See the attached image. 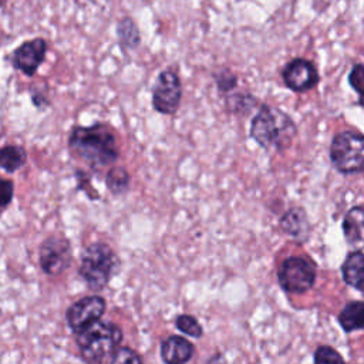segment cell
I'll use <instances>...</instances> for the list:
<instances>
[{
  "mask_svg": "<svg viewBox=\"0 0 364 364\" xmlns=\"http://www.w3.org/2000/svg\"><path fill=\"white\" fill-rule=\"evenodd\" d=\"M68 146L91 169L108 166L119 158V148L112 129L100 122L90 127H74Z\"/></svg>",
  "mask_w": 364,
  "mask_h": 364,
  "instance_id": "1",
  "label": "cell"
},
{
  "mask_svg": "<svg viewBox=\"0 0 364 364\" xmlns=\"http://www.w3.org/2000/svg\"><path fill=\"white\" fill-rule=\"evenodd\" d=\"M297 127L290 115L269 104H262L252 118L249 135L267 152H282L290 146Z\"/></svg>",
  "mask_w": 364,
  "mask_h": 364,
  "instance_id": "2",
  "label": "cell"
},
{
  "mask_svg": "<svg viewBox=\"0 0 364 364\" xmlns=\"http://www.w3.org/2000/svg\"><path fill=\"white\" fill-rule=\"evenodd\" d=\"M122 330L109 320H95L78 333L75 343L80 355L87 363H101L109 360L115 348L122 341Z\"/></svg>",
  "mask_w": 364,
  "mask_h": 364,
  "instance_id": "3",
  "label": "cell"
},
{
  "mask_svg": "<svg viewBox=\"0 0 364 364\" xmlns=\"http://www.w3.org/2000/svg\"><path fill=\"white\" fill-rule=\"evenodd\" d=\"M119 269L121 260L118 255L104 242H92L81 253L78 273L88 289L94 291L105 289Z\"/></svg>",
  "mask_w": 364,
  "mask_h": 364,
  "instance_id": "4",
  "label": "cell"
},
{
  "mask_svg": "<svg viewBox=\"0 0 364 364\" xmlns=\"http://www.w3.org/2000/svg\"><path fill=\"white\" fill-rule=\"evenodd\" d=\"M330 162L343 175L361 173L364 166V136L360 131L346 129L336 134L330 144Z\"/></svg>",
  "mask_w": 364,
  "mask_h": 364,
  "instance_id": "5",
  "label": "cell"
},
{
  "mask_svg": "<svg viewBox=\"0 0 364 364\" xmlns=\"http://www.w3.org/2000/svg\"><path fill=\"white\" fill-rule=\"evenodd\" d=\"M317 276V267L313 260L304 256L286 257L277 272L280 287L286 293L303 294L309 291Z\"/></svg>",
  "mask_w": 364,
  "mask_h": 364,
  "instance_id": "6",
  "label": "cell"
},
{
  "mask_svg": "<svg viewBox=\"0 0 364 364\" xmlns=\"http://www.w3.org/2000/svg\"><path fill=\"white\" fill-rule=\"evenodd\" d=\"M73 260L71 243L64 236H48L40 246L38 262L41 270L48 276L64 273Z\"/></svg>",
  "mask_w": 364,
  "mask_h": 364,
  "instance_id": "7",
  "label": "cell"
},
{
  "mask_svg": "<svg viewBox=\"0 0 364 364\" xmlns=\"http://www.w3.org/2000/svg\"><path fill=\"white\" fill-rule=\"evenodd\" d=\"M182 85L181 80L172 70H164L152 87V105L156 112L172 115L181 105Z\"/></svg>",
  "mask_w": 364,
  "mask_h": 364,
  "instance_id": "8",
  "label": "cell"
},
{
  "mask_svg": "<svg viewBox=\"0 0 364 364\" xmlns=\"http://www.w3.org/2000/svg\"><path fill=\"white\" fill-rule=\"evenodd\" d=\"M107 301L101 296H85L74 301L65 311V320L71 331L75 334L92 321L102 317Z\"/></svg>",
  "mask_w": 364,
  "mask_h": 364,
  "instance_id": "9",
  "label": "cell"
},
{
  "mask_svg": "<svg viewBox=\"0 0 364 364\" xmlns=\"http://www.w3.org/2000/svg\"><path fill=\"white\" fill-rule=\"evenodd\" d=\"M282 80L284 85L294 92H306L314 88L320 75L316 65L306 58H293L282 70Z\"/></svg>",
  "mask_w": 364,
  "mask_h": 364,
  "instance_id": "10",
  "label": "cell"
},
{
  "mask_svg": "<svg viewBox=\"0 0 364 364\" xmlns=\"http://www.w3.org/2000/svg\"><path fill=\"white\" fill-rule=\"evenodd\" d=\"M47 43L43 38H33L23 43L13 53V65L23 74L31 77L44 61Z\"/></svg>",
  "mask_w": 364,
  "mask_h": 364,
  "instance_id": "11",
  "label": "cell"
},
{
  "mask_svg": "<svg viewBox=\"0 0 364 364\" xmlns=\"http://www.w3.org/2000/svg\"><path fill=\"white\" fill-rule=\"evenodd\" d=\"M195 353V346L182 336H169L161 343V358L166 364L188 363Z\"/></svg>",
  "mask_w": 364,
  "mask_h": 364,
  "instance_id": "12",
  "label": "cell"
},
{
  "mask_svg": "<svg viewBox=\"0 0 364 364\" xmlns=\"http://www.w3.org/2000/svg\"><path fill=\"white\" fill-rule=\"evenodd\" d=\"M282 230L299 242H306L310 236V222L301 206L290 208L280 218Z\"/></svg>",
  "mask_w": 364,
  "mask_h": 364,
  "instance_id": "13",
  "label": "cell"
},
{
  "mask_svg": "<svg viewBox=\"0 0 364 364\" xmlns=\"http://www.w3.org/2000/svg\"><path fill=\"white\" fill-rule=\"evenodd\" d=\"M341 276L346 284L361 291L364 284V253L363 250L351 252L341 264Z\"/></svg>",
  "mask_w": 364,
  "mask_h": 364,
  "instance_id": "14",
  "label": "cell"
},
{
  "mask_svg": "<svg viewBox=\"0 0 364 364\" xmlns=\"http://www.w3.org/2000/svg\"><path fill=\"white\" fill-rule=\"evenodd\" d=\"M363 205H355L346 213L343 219V235L348 245H357L363 242Z\"/></svg>",
  "mask_w": 364,
  "mask_h": 364,
  "instance_id": "15",
  "label": "cell"
},
{
  "mask_svg": "<svg viewBox=\"0 0 364 364\" xmlns=\"http://www.w3.org/2000/svg\"><path fill=\"white\" fill-rule=\"evenodd\" d=\"M363 311H364V304L361 300H353L348 301L338 313L337 320L341 328L346 333L357 331L361 330L364 323H363Z\"/></svg>",
  "mask_w": 364,
  "mask_h": 364,
  "instance_id": "16",
  "label": "cell"
},
{
  "mask_svg": "<svg viewBox=\"0 0 364 364\" xmlns=\"http://www.w3.org/2000/svg\"><path fill=\"white\" fill-rule=\"evenodd\" d=\"M27 161V152L20 145H4L0 146V168L6 172H16Z\"/></svg>",
  "mask_w": 364,
  "mask_h": 364,
  "instance_id": "17",
  "label": "cell"
},
{
  "mask_svg": "<svg viewBox=\"0 0 364 364\" xmlns=\"http://www.w3.org/2000/svg\"><path fill=\"white\" fill-rule=\"evenodd\" d=\"M117 36L122 48L134 50L139 46L141 37L138 27L129 17H124L117 26Z\"/></svg>",
  "mask_w": 364,
  "mask_h": 364,
  "instance_id": "18",
  "label": "cell"
},
{
  "mask_svg": "<svg viewBox=\"0 0 364 364\" xmlns=\"http://www.w3.org/2000/svg\"><path fill=\"white\" fill-rule=\"evenodd\" d=\"M129 173L122 166H114L105 176V185L112 195H122L129 188Z\"/></svg>",
  "mask_w": 364,
  "mask_h": 364,
  "instance_id": "19",
  "label": "cell"
},
{
  "mask_svg": "<svg viewBox=\"0 0 364 364\" xmlns=\"http://www.w3.org/2000/svg\"><path fill=\"white\" fill-rule=\"evenodd\" d=\"M226 105H228V109L233 114L247 115L257 105V100L252 94L239 92V94L229 95L226 98Z\"/></svg>",
  "mask_w": 364,
  "mask_h": 364,
  "instance_id": "20",
  "label": "cell"
},
{
  "mask_svg": "<svg viewBox=\"0 0 364 364\" xmlns=\"http://www.w3.org/2000/svg\"><path fill=\"white\" fill-rule=\"evenodd\" d=\"M175 326L181 333L193 338H199L203 334V328L200 323L198 321L196 317L191 314H179L175 320Z\"/></svg>",
  "mask_w": 364,
  "mask_h": 364,
  "instance_id": "21",
  "label": "cell"
},
{
  "mask_svg": "<svg viewBox=\"0 0 364 364\" xmlns=\"http://www.w3.org/2000/svg\"><path fill=\"white\" fill-rule=\"evenodd\" d=\"M313 360L316 364H331V363L343 364L344 363V358L337 353V350H334L330 346H318L314 351Z\"/></svg>",
  "mask_w": 364,
  "mask_h": 364,
  "instance_id": "22",
  "label": "cell"
},
{
  "mask_svg": "<svg viewBox=\"0 0 364 364\" xmlns=\"http://www.w3.org/2000/svg\"><path fill=\"white\" fill-rule=\"evenodd\" d=\"M108 361L112 363V364H125V363L141 364L144 360H142V357H141L136 351H134L132 348L118 346V347L115 348V351L112 353V355L109 357Z\"/></svg>",
  "mask_w": 364,
  "mask_h": 364,
  "instance_id": "23",
  "label": "cell"
},
{
  "mask_svg": "<svg viewBox=\"0 0 364 364\" xmlns=\"http://www.w3.org/2000/svg\"><path fill=\"white\" fill-rule=\"evenodd\" d=\"M215 82L218 85V90L220 94H226L236 88L237 85V77L230 70H220L215 74Z\"/></svg>",
  "mask_w": 364,
  "mask_h": 364,
  "instance_id": "24",
  "label": "cell"
},
{
  "mask_svg": "<svg viewBox=\"0 0 364 364\" xmlns=\"http://www.w3.org/2000/svg\"><path fill=\"white\" fill-rule=\"evenodd\" d=\"M363 81H364V65L361 63H357L353 65V68L348 73V84L354 88V91L358 94V102L363 104Z\"/></svg>",
  "mask_w": 364,
  "mask_h": 364,
  "instance_id": "25",
  "label": "cell"
},
{
  "mask_svg": "<svg viewBox=\"0 0 364 364\" xmlns=\"http://www.w3.org/2000/svg\"><path fill=\"white\" fill-rule=\"evenodd\" d=\"M13 193H14L13 182L10 179H4L0 176V208H6L11 202Z\"/></svg>",
  "mask_w": 364,
  "mask_h": 364,
  "instance_id": "26",
  "label": "cell"
}]
</instances>
